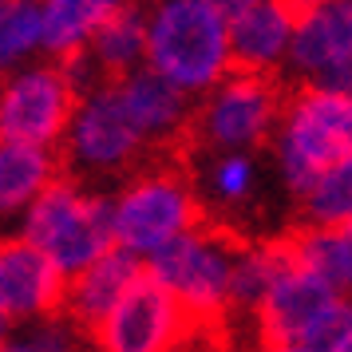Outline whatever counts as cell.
Returning <instances> with one entry per match:
<instances>
[{
	"mask_svg": "<svg viewBox=\"0 0 352 352\" xmlns=\"http://www.w3.org/2000/svg\"><path fill=\"white\" fill-rule=\"evenodd\" d=\"M60 159L48 146L28 143H4L0 146V202L4 210L24 206L28 198H40L60 182Z\"/></svg>",
	"mask_w": 352,
	"mask_h": 352,
	"instance_id": "16",
	"label": "cell"
},
{
	"mask_svg": "<svg viewBox=\"0 0 352 352\" xmlns=\"http://www.w3.org/2000/svg\"><path fill=\"white\" fill-rule=\"evenodd\" d=\"M146 273V265L139 261V254L131 250H115L103 261H96L91 270H83L80 277L67 281V297H64V313L83 333H99L103 320L115 313V305L127 297V289Z\"/></svg>",
	"mask_w": 352,
	"mask_h": 352,
	"instance_id": "13",
	"label": "cell"
},
{
	"mask_svg": "<svg viewBox=\"0 0 352 352\" xmlns=\"http://www.w3.org/2000/svg\"><path fill=\"white\" fill-rule=\"evenodd\" d=\"M305 4H273V0H234L226 4L230 20V72H265L293 48V32Z\"/></svg>",
	"mask_w": 352,
	"mask_h": 352,
	"instance_id": "10",
	"label": "cell"
},
{
	"mask_svg": "<svg viewBox=\"0 0 352 352\" xmlns=\"http://www.w3.org/2000/svg\"><path fill=\"white\" fill-rule=\"evenodd\" d=\"M44 24H48V4H4L0 12V60L12 64L24 52L44 44Z\"/></svg>",
	"mask_w": 352,
	"mask_h": 352,
	"instance_id": "20",
	"label": "cell"
},
{
	"mask_svg": "<svg viewBox=\"0 0 352 352\" xmlns=\"http://www.w3.org/2000/svg\"><path fill=\"white\" fill-rule=\"evenodd\" d=\"M119 96L127 103L131 119L143 139H166L186 123V96L182 87L162 80L155 67H139L131 80L119 83Z\"/></svg>",
	"mask_w": 352,
	"mask_h": 352,
	"instance_id": "14",
	"label": "cell"
},
{
	"mask_svg": "<svg viewBox=\"0 0 352 352\" xmlns=\"http://www.w3.org/2000/svg\"><path fill=\"white\" fill-rule=\"evenodd\" d=\"M214 186H218L222 198H241V194L250 190V159H241V155L222 159L218 170H214Z\"/></svg>",
	"mask_w": 352,
	"mask_h": 352,
	"instance_id": "22",
	"label": "cell"
},
{
	"mask_svg": "<svg viewBox=\"0 0 352 352\" xmlns=\"http://www.w3.org/2000/svg\"><path fill=\"white\" fill-rule=\"evenodd\" d=\"M352 340V305L340 301L336 309H329L324 317L309 329V336L301 340L305 352H340Z\"/></svg>",
	"mask_w": 352,
	"mask_h": 352,
	"instance_id": "21",
	"label": "cell"
},
{
	"mask_svg": "<svg viewBox=\"0 0 352 352\" xmlns=\"http://www.w3.org/2000/svg\"><path fill=\"white\" fill-rule=\"evenodd\" d=\"M67 277L48 254H40L24 238L4 241L0 250V313L4 320H24L36 313L64 309Z\"/></svg>",
	"mask_w": 352,
	"mask_h": 352,
	"instance_id": "11",
	"label": "cell"
},
{
	"mask_svg": "<svg viewBox=\"0 0 352 352\" xmlns=\"http://www.w3.org/2000/svg\"><path fill=\"white\" fill-rule=\"evenodd\" d=\"M202 226L190 190L170 170L146 175L119 198V250L131 254H159L175 238Z\"/></svg>",
	"mask_w": 352,
	"mask_h": 352,
	"instance_id": "6",
	"label": "cell"
},
{
	"mask_svg": "<svg viewBox=\"0 0 352 352\" xmlns=\"http://www.w3.org/2000/svg\"><path fill=\"white\" fill-rule=\"evenodd\" d=\"M340 352H352V340H349V344H344V349H340Z\"/></svg>",
	"mask_w": 352,
	"mask_h": 352,
	"instance_id": "24",
	"label": "cell"
},
{
	"mask_svg": "<svg viewBox=\"0 0 352 352\" xmlns=\"http://www.w3.org/2000/svg\"><path fill=\"white\" fill-rule=\"evenodd\" d=\"M352 218V159L317 182L305 198V222L313 230H340Z\"/></svg>",
	"mask_w": 352,
	"mask_h": 352,
	"instance_id": "19",
	"label": "cell"
},
{
	"mask_svg": "<svg viewBox=\"0 0 352 352\" xmlns=\"http://www.w3.org/2000/svg\"><path fill=\"white\" fill-rule=\"evenodd\" d=\"M340 234H344V238H352V218H349L344 226H340Z\"/></svg>",
	"mask_w": 352,
	"mask_h": 352,
	"instance_id": "23",
	"label": "cell"
},
{
	"mask_svg": "<svg viewBox=\"0 0 352 352\" xmlns=\"http://www.w3.org/2000/svg\"><path fill=\"white\" fill-rule=\"evenodd\" d=\"M146 60L162 80L182 91H202L230 72V20L226 4L175 0L151 20Z\"/></svg>",
	"mask_w": 352,
	"mask_h": 352,
	"instance_id": "2",
	"label": "cell"
},
{
	"mask_svg": "<svg viewBox=\"0 0 352 352\" xmlns=\"http://www.w3.org/2000/svg\"><path fill=\"white\" fill-rule=\"evenodd\" d=\"M245 254L250 250L234 230L202 222L198 230L182 234L166 250H159L146 261V273L159 277L162 285L186 305L190 317L218 324V320H226L230 293H234V273H238Z\"/></svg>",
	"mask_w": 352,
	"mask_h": 352,
	"instance_id": "3",
	"label": "cell"
},
{
	"mask_svg": "<svg viewBox=\"0 0 352 352\" xmlns=\"http://www.w3.org/2000/svg\"><path fill=\"white\" fill-rule=\"evenodd\" d=\"M352 159V96L301 91L289 107V123L281 131V166L293 194L317 190L324 175Z\"/></svg>",
	"mask_w": 352,
	"mask_h": 352,
	"instance_id": "4",
	"label": "cell"
},
{
	"mask_svg": "<svg viewBox=\"0 0 352 352\" xmlns=\"http://www.w3.org/2000/svg\"><path fill=\"white\" fill-rule=\"evenodd\" d=\"M340 305L333 281H324L320 273H313L309 265H301V257L289 265L277 285L270 289V297L261 301L254 317V333L261 352H289L301 349V340L309 336V329L317 324L329 309Z\"/></svg>",
	"mask_w": 352,
	"mask_h": 352,
	"instance_id": "7",
	"label": "cell"
},
{
	"mask_svg": "<svg viewBox=\"0 0 352 352\" xmlns=\"http://www.w3.org/2000/svg\"><path fill=\"white\" fill-rule=\"evenodd\" d=\"M24 241L56 261L67 281L119 250V202L87 198L72 182H56L32 202Z\"/></svg>",
	"mask_w": 352,
	"mask_h": 352,
	"instance_id": "1",
	"label": "cell"
},
{
	"mask_svg": "<svg viewBox=\"0 0 352 352\" xmlns=\"http://www.w3.org/2000/svg\"><path fill=\"white\" fill-rule=\"evenodd\" d=\"M76 107V91L60 67H32L20 80L4 87L0 103V131L4 143H28V146H48L64 135Z\"/></svg>",
	"mask_w": 352,
	"mask_h": 352,
	"instance_id": "8",
	"label": "cell"
},
{
	"mask_svg": "<svg viewBox=\"0 0 352 352\" xmlns=\"http://www.w3.org/2000/svg\"><path fill=\"white\" fill-rule=\"evenodd\" d=\"M277 115V83L265 72H226L222 87L198 119L202 143L210 146H254Z\"/></svg>",
	"mask_w": 352,
	"mask_h": 352,
	"instance_id": "9",
	"label": "cell"
},
{
	"mask_svg": "<svg viewBox=\"0 0 352 352\" xmlns=\"http://www.w3.org/2000/svg\"><path fill=\"white\" fill-rule=\"evenodd\" d=\"M289 241L301 257V265L320 273L336 289L352 285V238H344L340 230H297L289 234Z\"/></svg>",
	"mask_w": 352,
	"mask_h": 352,
	"instance_id": "18",
	"label": "cell"
},
{
	"mask_svg": "<svg viewBox=\"0 0 352 352\" xmlns=\"http://www.w3.org/2000/svg\"><path fill=\"white\" fill-rule=\"evenodd\" d=\"M289 352H305V349H289Z\"/></svg>",
	"mask_w": 352,
	"mask_h": 352,
	"instance_id": "25",
	"label": "cell"
},
{
	"mask_svg": "<svg viewBox=\"0 0 352 352\" xmlns=\"http://www.w3.org/2000/svg\"><path fill=\"white\" fill-rule=\"evenodd\" d=\"M146 44H151V28H146L143 12L139 8H115V16L91 36V56H96L107 87H119L139 72Z\"/></svg>",
	"mask_w": 352,
	"mask_h": 352,
	"instance_id": "15",
	"label": "cell"
},
{
	"mask_svg": "<svg viewBox=\"0 0 352 352\" xmlns=\"http://www.w3.org/2000/svg\"><path fill=\"white\" fill-rule=\"evenodd\" d=\"M143 135L131 119L119 87H96L80 103L72 123V155L83 166H123L139 151Z\"/></svg>",
	"mask_w": 352,
	"mask_h": 352,
	"instance_id": "12",
	"label": "cell"
},
{
	"mask_svg": "<svg viewBox=\"0 0 352 352\" xmlns=\"http://www.w3.org/2000/svg\"><path fill=\"white\" fill-rule=\"evenodd\" d=\"M198 324H206V320L190 317L186 305L159 277L143 273L127 289V297L115 305L111 317L103 320L96 340L103 352H170Z\"/></svg>",
	"mask_w": 352,
	"mask_h": 352,
	"instance_id": "5",
	"label": "cell"
},
{
	"mask_svg": "<svg viewBox=\"0 0 352 352\" xmlns=\"http://www.w3.org/2000/svg\"><path fill=\"white\" fill-rule=\"evenodd\" d=\"M119 4L103 0H52L48 4V24H44V48L56 52L60 60L83 52V44L115 16Z\"/></svg>",
	"mask_w": 352,
	"mask_h": 352,
	"instance_id": "17",
	"label": "cell"
}]
</instances>
